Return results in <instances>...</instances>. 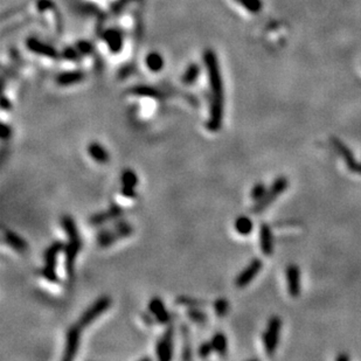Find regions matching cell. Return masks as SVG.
<instances>
[{
	"mask_svg": "<svg viewBox=\"0 0 361 361\" xmlns=\"http://www.w3.org/2000/svg\"><path fill=\"white\" fill-rule=\"evenodd\" d=\"M205 67L207 69L208 87H210V118L207 120V129L217 132L221 129L223 118V83L217 55L213 50H206L204 54Z\"/></svg>",
	"mask_w": 361,
	"mask_h": 361,
	"instance_id": "6da1fadb",
	"label": "cell"
},
{
	"mask_svg": "<svg viewBox=\"0 0 361 361\" xmlns=\"http://www.w3.org/2000/svg\"><path fill=\"white\" fill-rule=\"evenodd\" d=\"M65 243L61 241H55L50 245L48 248L46 249L45 254H43V264L42 269L40 270V275L47 282L53 284L60 283V277L56 272V264H58V257L65 249Z\"/></svg>",
	"mask_w": 361,
	"mask_h": 361,
	"instance_id": "7a4b0ae2",
	"label": "cell"
},
{
	"mask_svg": "<svg viewBox=\"0 0 361 361\" xmlns=\"http://www.w3.org/2000/svg\"><path fill=\"white\" fill-rule=\"evenodd\" d=\"M288 179L286 177H280L275 180L274 183L271 185V187L268 189L267 193L261 200L256 201L255 205L253 206L252 208V213L254 214H261L265 208L269 207L272 202L277 199V196H280L282 193L286 191L288 187Z\"/></svg>",
	"mask_w": 361,
	"mask_h": 361,
	"instance_id": "3957f363",
	"label": "cell"
},
{
	"mask_svg": "<svg viewBox=\"0 0 361 361\" xmlns=\"http://www.w3.org/2000/svg\"><path fill=\"white\" fill-rule=\"evenodd\" d=\"M111 305V299L109 296H101L97 298L85 311L82 313L80 318H78L77 324L81 326L82 328L89 326L91 323L96 321L98 317H101L104 312Z\"/></svg>",
	"mask_w": 361,
	"mask_h": 361,
	"instance_id": "277c9868",
	"label": "cell"
},
{
	"mask_svg": "<svg viewBox=\"0 0 361 361\" xmlns=\"http://www.w3.org/2000/svg\"><path fill=\"white\" fill-rule=\"evenodd\" d=\"M282 328V321L277 316L271 317L269 319L267 330H265L263 334V343L265 352L269 357L274 356L275 351H276L278 340H280V332Z\"/></svg>",
	"mask_w": 361,
	"mask_h": 361,
	"instance_id": "5b68a950",
	"label": "cell"
},
{
	"mask_svg": "<svg viewBox=\"0 0 361 361\" xmlns=\"http://www.w3.org/2000/svg\"><path fill=\"white\" fill-rule=\"evenodd\" d=\"M173 341H174V327L169 325L161 337L158 339L156 344L157 358L161 361L171 360L173 358Z\"/></svg>",
	"mask_w": 361,
	"mask_h": 361,
	"instance_id": "8992f818",
	"label": "cell"
},
{
	"mask_svg": "<svg viewBox=\"0 0 361 361\" xmlns=\"http://www.w3.org/2000/svg\"><path fill=\"white\" fill-rule=\"evenodd\" d=\"M81 330L82 327L77 324V323L68 328L67 335H66L65 352H63L62 357L63 361H71L72 359H75L76 354L78 352V348H80Z\"/></svg>",
	"mask_w": 361,
	"mask_h": 361,
	"instance_id": "52a82bcc",
	"label": "cell"
},
{
	"mask_svg": "<svg viewBox=\"0 0 361 361\" xmlns=\"http://www.w3.org/2000/svg\"><path fill=\"white\" fill-rule=\"evenodd\" d=\"M82 248L81 237L78 239H68V243L65 246V270L67 272L68 278H72L75 274L76 257Z\"/></svg>",
	"mask_w": 361,
	"mask_h": 361,
	"instance_id": "ba28073f",
	"label": "cell"
},
{
	"mask_svg": "<svg viewBox=\"0 0 361 361\" xmlns=\"http://www.w3.org/2000/svg\"><path fill=\"white\" fill-rule=\"evenodd\" d=\"M262 267H263V262L259 258H254L250 263L247 265L246 269H243L242 271L237 275L235 284L237 288H246L252 281H254V278L257 276V274L261 271Z\"/></svg>",
	"mask_w": 361,
	"mask_h": 361,
	"instance_id": "9c48e42d",
	"label": "cell"
},
{
	"mask_svg": "<svg viewBox=\"0 0 361 361\" xmlns=\"http://www.w3.org/2000/svg\"><path fill=\"white\" fill-rule=\"evenodd\" d=\"M331 142H332V145H333V147L335 148V151H337L338 153L343 157V159L345 160V163H346L348 170L352 171V172H354V173L361 174V163H359V161H357L356 159H354L352 152H351L350 148H348L346 145L343 143V142L339 141V139L335 137L332 138Z\"/></svg>",
	"mask_w": 361,
	"mask_h": 361,
	"instance_id": "30bf717a",
	"label": "cell"
},
{
	"mask_svg": "<svg viewBox=\"0 0 361 361\" xmlns=\"http://www.w3.org/2000/svg\"><path fill=\"white\" fill-rule=\"evenodd\" d=\"M148 312H151L156 318V322L161 325L171 324V322H172L173 315L170 311H167L165 304L158 297H153L148 302Z\"/></svg>",
	"mask_w": 361,
	"mask_h": 361,
	"instance_id": "8fae6325",
	"label": "cell"
},
{
	"mask_svg": "<svg viewBox=\"0 0 361 361\" xmlns=\"http://www.w3.org/2000/svg\"><path fill=\"white\" fill-rule=\"evenodd\" d=\"M287 284L290 296L298 297L300 294V271L297 265L291 264L287 268Z\"/></svg>",
	"mask_w": 361,
	"mask_h": 361,
	"instance_id": "7c38bea8",
	"label": "cell"
},
{
	"mask_svg": "<svg viewBox=\"0 0 361 361\" xmlns=\"http://www.w3.org/2000/svg\"><path fill=\"white\" fill-rule=\"evenodd\" d=\"M259 247L265 256H270L274 253V236L271 228L267 223L259 226Z\"/></svg>",
	"mask_w": 361,
	"mask_h": 361,
	"instance_id": "4fadbf2b",
	"label": "cell"
},
{
	"mask_svg": "<svg viewBox=\"0 0 361 361\" xmlns=\"http://www.w3.org/2000/svg\"><path fill=\"white\" fill-rule=\"evenodd\" d=\"M88 153H89L91 159H94L98 164H107L110 160L109 152L103 145L97 143V142H91L88 145Z\"/></svg>",
	"mask_w": 361,
	"mask_h": 361,
	"instance_id": "5bb4252c",
	"label": "cell"
},
{
	"mask_svg": "<svg viewBox=\"0 0 361 361\" xmlns=\"http://www.w3.org/2000/svg\"><path fill=\"white\" fill-rule=\"evenodd\" d=\"M4 240L12 249L18 253H25L28 248L26 241L19 235V234L12 232V230H6L4 234Z\"/></svg>",
	"mask_w": 361,
	"mask_h": 361,
	"instance_id": "9a60e30c",
	"label": "cell"
},
{
	"mask_svg": "<svg viewBox=\"0 0 361 361\" xmlns=\"http://www.w3.org/2000/svg\"><path fill=\"white\" fill-rule=\"evenodd\" d=\"M27 46L32 52L36 54H40L42 56H47V58H55L56 52L53 49V47L48 45H45L43 42H41L40 40L36 39H30L27 41Z\"/></svg>",
	"mask_w": 361,
	"mask_h": 361,
	"instance_id": "2e32d148",
	"label": "cell"
},
{
	"mask_svg": "<svg viewBox=\"0 0 361 361\" xmlns=\"http://www.w3.org/2000/svg\"><path fill=\"white\" fill-rule=\"evenodd\" d=\"M180 332L182 337V351H181V359L182 360H191L193 358L192 354V346H191V334H189V328L187 325H180Z\"/></svg>",
	"mask_w": 361,
	"mask_h": 361,
	"instance_id": "e0dca14e",
	"label": "cell"
},
{
	"mask_svg": "<svg viewBox=\"0 0 361 361\" xmlns=\"http://www.w3.org/2000/svg\"><path fill=\"white\" fill-rule=\"evenodd\" d=\"M98 246L102 248H108V247L112 246L113 243L118 241V237L112 230V228H106V229L100 230L96 236Z\"/></svg>",
	"mask_w": 361,
	"mask_h": 361,
	"instance_id": "ac0fdd59",
	"label": "cell"
},
{
	"mask_svg": "<svg viewBox=\"0 0 361 361\" xmlns=\"http://www.w3.org/2000/svg\"><path fill=\"white\" fill-rule=\"evenodd\" d=\"M61 227L68 239H78V237H81L75 220L71 215H63L61 217Z\"/></svg>",
	"mask_w": 361,
	"mask_h": 361,
	"instance_id": "d6986e66",
	"label": "cell"
},
{
	"mask_svg": "<svg viewBox=\"0 0 361 361\" xmlns=\"http://www.w3.org/2000/svg\"><path fill=\"white\" fill-rule=\"evenodd\" d=\"M83 78L84 75L80 72H63V74H60L56 77V82H58V84L62 85V87H68V85L80 83V82L83 81Z\"/></svg>",
	"mask_w": 361,
	"mask_h": 361,
	"instance_id": "ffe728a7",
	"label": "cell"
},
{
	"mask_svg": "<svg viewBox=\"0 0 361 361\" xmlns=\"http://www.w3.org/2000/svg\"><path fill=\"white\" fill-rule=\"evenodd\" d=\"M211 343L213 345V350L214 352L220 357H226L227 356V351H228V343H227V338L226 335L221 332H217L215 333L213 337L211 339Z\"/></svg>",
	"mask_w": 361,
	"mask_h": 361,
	"instance_id": "44dd1931",
	"label": "cell"
},
{
	"mask_svg": "<svg viewBox=\"0 0 361 361\" xmlns=\"http://www.w3.org/2000/svg\"><path fill=\"white\" fill-rule=\"evenodd\" d=\"M112 230L115 232L117 237H118V240H122L125 239V237H129L130 235H132V233H134V227L126 222L125 220L118 218V220L115 221Z\"/></svg>",
	"mask_w": 361,
	"mask_h": 361,
	"instance_id": "7402d4cb",
	"label": "cell"
},
{
	"mask_svg": "<svg viewBox=\"0 0 361 361\" xmlns=\"http://www.w3.org/2000/svg\"><path fill=\"white\" fill-rule=\"evenodd\" d=\"M145 65H146L148 71H151L152 72H158L164 67V60L160 54L152 52L148 53L146 58H145Z\"/></svg>",
	"mask_w": 361,
	"mask_h": 361,
	"instance_id": "603a6c76",
	"label": "cell"
},
{
	"mask_svg": "<svg viewBox=\"0 0 361 361\" xmlns=\"http://www.w3.org/2000/svg\"><path fill=\"white\" fill-rule=\"evenodd\" d=\"M235 229L236 232L240 234V235H249L250 233L253 232V229H254V223H253L252 218L248 217H245V215H242V217H239L235 220Z\"/></svg>",
	"mask_w": 361,
	"mask_h": 361,
	"instance_id": "cb8c5ba5",
	"label": "cell"
},
{
	"mask_svg": "<svg viewBox=\"0 0 361 361\" xmlns=\"http://www.w3.org/2000/svg\"><path fill=\"white\" fill-rule=\"evenodd\" d=\"M104 40H106L108 47L112 52H117L120 48V43H122V36L119 32L117 31H107L106 36H104Z\"/></svg>",
	"mask_w": 361,
	"mask_h": 361,
	"instance_id": "d4e9b609",
	"label": "cell"
},
{
	"mask_svg": "<svg viewBox=\"0 0 361 361\" xmlns=\"http://www.w3.org/2000/svg\"><path fill=\"white\" fill-rule=\"evenodd\" d=\"M113 221L111 212L109 211L108 208L107 211L104 212H98V213H95L94 215H91L89 218V224L93 227H98V226H102V224L107 223L108 221Z\"/></svg>",
	"mask_w": 361,
	"mask_h": 361,
	"instance_id": "484cf974",
	"label": "cell"
},
{
	"mask_svg": "<svg viewBox=\"0 0 361 361\" xmlns=\"http://www.w3.org/2000/svg\"><path fill=\"white\" fill-rule=\"evenodd\" d=\"M186 316L188 317L189 321L195 323V324H205L208 321L207 313H205L202 310L198 308H189L186 311Z\"/></svg>",
	"mask_w": 361,
	"mask_h": 361,
	"instance_id": "4316f807",
	"label": "cell"
},
{
	"mask_svg": "<svg viewBox=\"0 0 361 361\" xmlns=\"http://www.w3.org/2000/svg\"><path fill=\"white\" fill-rule=\"evenodd\" d=\"M120 182L122 185L125 186H132V187H136L138 185V177L134 170L131 169H125L123 171L122 174H120Z\"/></svg>",
	"mask_w": 361,
	"mask_h": 361,
	"instance_id": "83f0119b",
	"label": "cell"
},
{
	"mask_svg": "<svg viewBox=\"0 0 361 361\" xmlns=\"http://www.w3.org/2000/svg\"><path fill=\"white\" fill-rule=\"evenodd\" d=\"M213 309L217 317L222 318V317H226L227 313L229 312V302L226 298H218L214 302Z\"/></svg>",
	"mask_w": 361,
	"mask_h": 361,
	"instance_id": "f1b7e54d",
	"label": "cell"
},
{
	"mask_svg": "<svg viewBox=\"0 0 361 361\" xmlns=\"http://www.w3.org/2000/svg\"><path fill=\"white\" fill-rule=\"evenodd\" d=\"M199 72H199L198 66H195V65L189 66L188 69L185 72V74H183V76H182V82L185 84H188V85L193 84L196 81V78H198Z\"/></svg>",
	"mask_w": 361,
	"mask_h": 361,
	"instance_id": "f546056e",
	"label": "cell"
},
{
	"mask_svg": "<svg viewBox=\"0 0 361 361\" xmlns=\"http://www.w3.org/2000/svg\"><path fill=\"white\" fill-rule=\"evenodd\" d=\"M176 302L178 304H180V305H182V306H188V308H198V306H205L204 300L191 298V297H186V296L178 297Z\"/></svg>",
	"mask_w": 361,
	"mask_h": 361,
	"instance_id": "4dcf8cb0",
	"label": "cell"
},
{
	"mask_svg": "<svg viewBox=\"0 0 361 361\" xmlns=\"http://www.w3.org/2000/svg\"><path fill=\"white\" fill-rule=\"evenodd\" d=\"M267 191H268V189L265 188L264 183L258 182V183H256L254 187L252 188V191H250V196H252L253 200L258 201V200H261L262 198H263V196L265 195V193H267Z\"/></svg>",
	"mask_w": 361,
	"mask_h": 361,
	"instance_id": "1f68e13d",
	"label": "cell"
},
{
	"mask_svg": "<svg viewBox=\"0 0 361 361\" xmlns=\"http://www.w3.org/2000/svg\"><path fill=\"white\" fill-rule=\"evenodd\" d=\"M212 352H214L213 350V345H212L211 341H205L202 343L200 346L198 348V356L201 358V359H206L212 354Z\"/></svg>",
	"mask_w": 361,
	"mask_h": 361,
	"instance_id": "d6a6232c",
	"label": "cell"
},
{
	"mask_svg": "<svg viewBox=\"0 0 361 361\" xmlns=\"http://www.w3.org/2000/svg\"><path fill=\"white\" fill-rule=\"evenodd\" d=\"M241 5H243L250 12H256L259 9V0H237Z\"/></svg>",
	"mask_w": 361,
	"mask_h": 361,
	"instance_id": "836d02e7",
	"label": "cell"
},
{
	"mask_svg": "<svg viewBox=\"0 0 361 361\" xmlns=\"http://www.w3.org/2000/svg\"><path fill=\"white\" fill-rule=\"evenodd\" d=\"M136 187H132V186H125L122 185V188H120V194L128 199H134L137 196V193H136Z\"/></svg>",
	"mask_w": 361,
	"mask_h": 361,
	"instance_id": "e575fe53",
	"label": "cell"
},
{
	"mask_svg": "<svg viewBox=\"0 0 361 361\" xmlns=\"http://www.w3.org/2000/svg\"><path fill=\"white\" fill-rule=\"evenodd\" d=\"M142 319H143L145 324H146V325H150V326L153 325L154 323H157V322H156V318H154V316L152 315L151 312H150V313H146V312H143V313H142Z\"/></svg>",
	"mask_w": 361,
	"mask_h": 361,
	"instance_id": "d590c367",
	"label": "cell"
},
{
	"mask_svg": "<svg viewBox=\"0 0 361 361\" xmlns=\"http://www.w3.org/2000/svg\"><path fill=\"white\" fill-rule=\"evenodd\" d=\"M11 134H12V130L11 128L7 124H5V123H2V128H1V139H4V141H6V139H8L9 137H11Z\"/></svg>",
	"mask_w": 361,
	"mask_h": 361,
	"instance_id": "8d00e7d4",
	"label": "cell"
},
{
	"mask_svg": "<svg viewBox=\"0 0 361 361\" xmlns=\"http://www.w3.org/2000/svg\"><path fill=\"white\" fill-rule=\"evenodd\" d=\"M1 107H2V109H4V110H8L9 108H11V103L8 102V100H7V98H6V97L2 98Z\"/></svg>",
	"mask_w": 361,
	"mask_h": 361,
	"instance_id": "74e56055",
	"label": "cell"
},
{
	"mask_svg": "<svg viewBox=\"0 0 361 361\" xmlns=\"http://www.w3.org/2000/svg\"><path fill=\"white\" fill-rule=\"evenodd\" d=\"M350 360V357L346 356V354H340V356L337 357V361H347Z\"/></svg>",
	"mask_w": 361,
	"mask_h": 361,
	"instance_id": "f35d334b",
	"label": "cell"
}]
</instances>
